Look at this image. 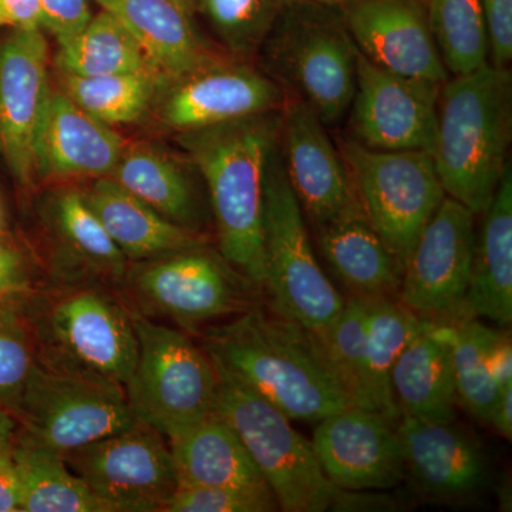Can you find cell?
I'll list each match as a JSON object with an SVG mask.
<instances>
[{
	"label": "cell",
	"mask_w": 512,
	"mask_h": 512,
	"mask_svg": "<svg viewBox=\"0 0 512 512\" xmlns=\"http://www.w3.org/2000/svg\"><path fill=\"white\" fill-rule=\"evenodd\" d=\"M390 380L402 416L429 421L456 419L451 323L431 322L420 332L394 363Z\"/></svg>",
	"instance_id": "cb8c5ba5"
},
{
	"label": "cell",
	"mask_w": 512,
	"mask_h": 512,
	"mask_svg": "<svg viewBox=\"0 0 512 512\" xmlns=\"http://www.w3.org/2000/svg\"><path fill=\"white\" fill-rule=\"evenodd\" d=\"M229 268L222 256L198 247L144 261L128 282L144 311L192 329L241 309L239 274Z\"/></svg>",
	"instance_id": "5bb4252c"
},
{
	"label": "cell",
	"mask_w": 512,
	"mask_h": 512,
	"mask_svg": "<svg viewBox=\"0 0 512 512\" xmlns=\"http://www.w3.org/2000/svg\"><path fill=\"white\" fill-rule=\"evenodd\" d=\"M107 234L123 255L134 261L204 247L197 231L174 224L110 177H100L82 192Z\"/></svg>",
	"instance_id": "d4e9b609"
},
{
	"label": "cell",
	"mask_w": 512,
	"mask_h": 512,
	"mask_svg": "<svg viewBox=\"0 0 512 512\" xmlns=\"http://www.w3.org/2000/svg\"><path fill=\"white\" fill-rule=\"evenodd\" d=\"M171 2L177 3L178 6H181L184 10H187L188 13L194 15L195 13V0H171Z\"/></svg>",
	"instance_id": "c3c4849f"
},
{
	"label": "cell",
	"mask_w": 512,
	"mask_h": 512,
	"mask_svg": "<svg viewBox=\"0 0 512 512\" xmlns=\"http://www.w3.org/2000/svg\"><path fill=\"white\" fill-rule=\"evenodd\" d=\"M60 76L62 92L77 106L111 127L140 120L163 84L154 73Z\"/></svg>",
	"instance_id": "d6a6232c"
},
{
	"label": "cell",
	"mask_w": 512,
	"mask_h": 512,
	"mask_svg": "<svg viewBox=\"0 0 512 512\" xmlns=\"http://www.w3.org/2000/svg\"><path fill=\"white\" fill-rule=\"evenodd\" d=\"M474 242L476 215L453 198H444L404 265L399 301L431 322H460Z\"/></svg>",
	"instance_id": "8fae6325"
},
{
	"label": "cell",
	"mask_w": 512,
	"mask_h": 512,
	"mask_svg": "<svg viewBox=\"0 0 512 512\" xmlns=\"http://www.w3.org/2000/svg\"><path fill=\"white\" fill-rule=\"evenodd\" d=\"M278 148L286 178L312 227L357 204L336 141L315 111L296 97L288 96L282 107Z\"/></svg>",
	"instance_id": "e0dca14e"
},
{
	"label": "cell",
	"mask_w": 512,
	"mask_h": 512,
	"mask_svg": "<svg viewBox=\"0 0 512 512\" xmlns=\"http://www.w3.org/2000/svg\"><path fill=\"white\" fill-rule=\"evenodd\" d=\"M440 87L382 69L357 50L346 136L372 150L431 154Z\"/></svg>",
	"instance_id": "7c38bea8"
},
{
	"label": "cell",
	"mask_w": 512,
	"mask_h": 512,
	"mask_svg": "<svg viewBox=\"0 0 512 512\" xmlns=\"http://www.w3.org/2000/svg\"><path fill=\"white\" fill-rule=\"evenodd\" d=\"M404 470L414 490L434 503H461L490 481L483 448L453 421L400 417Z\"/></svg>",
	"instance_id": "ffe728a7"
},
{
	"label": "cell",
	"mask_w": 512,
	"mask_h": 512,
	"mask_svg": "<svg viewBox=\"0 0 512 512\" xmlns=\"http://www.w3.org/2000/svg\"><path fill=\"white\" fill-rule=\"evenodd\" d=\"M293 0H195L200 12L232 57L256 55Z\"/></svg>",
	"instance_id": "d590c367"
},
{
	"label": "cell",
	"mask_w": 512,
	"mask_h": 512,
	"mask_svg": "<svg viewBox=\"0 0 512 512\" xmlns=\"http://www.w3.org/2000/svg\"><path fill=\"white\" fill-rule=\"evenodd\" d=\"M264 288L278 315L313 335H325L345 299L323 272L279 148L269 165L264 200Z\"/></svg>",
	"instance_id": "52a82bcc"
},
{
	"label": "cell",
	"mask_w": 512,
	"mask_h": 512,
	"mask_svg": "<svg viewBox=\"0 0 512 512\" xmlns=\"http://www.w3.org/2000/svg\"><path fill=\"white\" fill-rule=\"evenodd\" d=\"M308 2L319 3V5L332 6V8H340L345 5L348 0H308Z\"/></svg>",
	"instance_id": "681fc988"
},
{
	"label": "cell",
	"mask_w": 512,
	"mask_h": 512,
	"mask_svg": "<svg viewBox=\"0 0 512 512\" xmlns=\"http://www.w3.org/2000/svg\"><path fill=\"white\" fill-rule=\"evenodd\" d=\"M279 510L269 490L178 485L164 512H272Z\"/></svg>",
	"instance_id": "f35d334b"
},
{
	"label": "cell",
	"mask_w": 512,
	"mask_h": 512,
	"mask_svg": "<svg viewBox=\"0 0 512 512\" xmlns=\"http://www.w3.org/2000/svg\"><path fill=\"white\" fill-rule=\"evenodd\" d=\"M476 231L470 285L461 320L485 318L500 326L512 320V173L511 165L483 212Z\"/></svg>",
	"instance_id": "603a6c76"
},
{
	"label": "cell",
	"mask_w": 512,
	"mask_h": 512,
	"mask_svg": "<svg viewBox=\"0 0 512 512\" xmlns=\"http://www.w3.org/2000/svg\"><path fill=\"white\" fill-rule=\"evenodd\" d=\"M50 224L67 254L87 271L111 279L126 274V256L87 205L82 192H59L50 205Z\"/></svg>",
	"instance_id": "1f68e13d"
},
{
	"label": "cell",
	"mask_w": 512,
	"mask_h": 512,
	"mask_svg": "<svg viewBox=\"0 0 512 512\" xmlns=\"http://www.w3.org/2000/svg\"><path fill=\"white\" fill-rule=\"evenodd\" d=\"M500 436L511 440L512 437V386L498 394L497 402L491 413L490 423Z\"/></svg>",
	"instance_id": "bcb514c9"
},
{
	"label": "cell",
	"mask_w": 512,
	"mask_h": 512,
	"mask_svg": "<svg viewBox=\"0 0 512 512\" xmlns=\"http://www.w3.org/2000/svg\"><path fill=\"white\" fill-rule=\"evenodd\" d=\"M441 59L450 76L488 63V39L481 0H426Z\"/></svg>",
	"instance_id": "e575fe53"
},
{
	"label": "cell",
	"mask_w": 512,
	"mask_h": 512,
	"mask_svg": "<svg viewBox=\"0 0 512 512\" xmlns=\"http://www.w3.org/2000/svg\"><path fill=\"white\" fill-rule=\"evenodd\" d=\"M488 39V62L508 67L512 60V0H481Z\"/></svg>",
	"instance_id": "ab89813d"
},
{
	"label": "cell",
	"mask_w": 512,
	"mask_h": 512,
	"mask_svg": "<svg viewBox=\"0 0 512 512\" xmlns=\"http://www.w3.org/2000/svg\"><path fill=\"white\" fill-rule=\"evenodd\" d=\"M12 450L0 456V512H20L22 503V484Z\"/></svg>",
	"instance_id": "f6af8a7d"
},
{
	"label": "cell",
	"mask_w": 512,
	"mask_h": 512,
	"mask_svg": "<svg viewBox=\"0 0 512 512\" xmlns=\"http://www.w3.org/2000/svg\"><path fill=\"white\" fill-rule=\"evenodd\" d=\"M512 134V74L485 63L450 76L437 101L433 157L447 197L481 215L507 170Z\"/></svg>",
	"instance_id": "3957f363"
},
{
	"label": "cell",
	"mask_w": 512,
	"mask_h": 512,
	"mask_svg": "<svg viewBox=\"0 0 512 512\" xmlns=\"http://www.w3.org/2000/svg\"><path fill=\"white\" fill-rule=\"evenodd\" d=\"M212 362L217 370L214 413L238 434L274 493L279 510L365 511L384 507L380 498L340 490L330 483L311 441L292 427V420L252 392L217 360Z\"/></svg>",
	"instance_id": "277c9868"
},
{
	"label": "cell",
	"mask_w": 512,
	"mask_h": 512,
	"mask_svg": "<svg viewBox=\"0 0 512 512\" xmlns=\"http://www.w3.org/2000/svg\"><path fill=\"white\" fill-rule=\"evenodd\" d=\"M357 202L403 268L447 197L427 151L372 150L349 136L336 141Z\"/></svg>",
	"instance_id": "ba28073f"
},
{
	"label": "cell",
	"mask_w": 512,
	"mask_h": 512,
	"mask_svg": "<svg viewBox=\"0 0 512 512\" xmlns=\"http://www.w3.org/2000/svg\"><path fill=\"white\" fill-rule=\"evenodd\" d=\"M313 228L326 264L355 296L377 298L399 292L402 262L377 234L359 202Z\"/></svg>",
	"instance_id": "7402d4cb"
},
{
	"label": "cell",
	"mask_w": 512,
	"mask_h": 512,
	"mask_svg": "<svg viewBox=\"0 0 512 512\" xmlns=\"http://www.w3.org/2000/svg\"><path fill=\"white\" fill-rule=\"evenodd\" d=\"M498 330L476 319L451 323L454 382L458 403L480 423H490L498 399L488 366V352Z\"/></svg>",
	"instance_id": "836d02e7"
},
{
	"label": "cell",
	"mask_w": 512,
	"mask_h": 512,
	"mask_svg": "<svg viewBox=\"0 0 512 512\" xmlns=\"http://www.w3.org/2000/svg\"><path fill=\"white\" fill-rule=\"evenodd\" d=\"M205 350L288 419L318 423L353 406L319 339L278 313L249 309L208 329Z\"/></svg>",
	"instance_id": "6da1fadb"
},
{
	"label": "cell",
	"mask_w": 512,
	"mask_h": 512,
	"mask_svg": "<svg viewBox=\"0 0 512 512\" xmlns=\"http://www.w3.org/2000/svg\"><path fill=\"white\" fill-rule=\"evenodd\" d=\"M366 299L353 296L325 335L316 336L353 406L373 410L366 369Z\"/></svg>",
	"instance_id": "8d00e7d4"
},
{
	"label": "cell",
	"mask_w": 512,
	"mask_h": 512,
	"mask_svg": "<svg viewBox=\"0 0 512 512\" xmlns=\"http://www.w3.org/2000/svg\"><path fill=\"white\" fill-rule=\"evenodd\" d=\"M35 362L28 329L0 296V409L12 416Z\"/></svg>",
	"instance_id": "74e56055"
},
{
	"label": "cell",
	"mask_w": 512,
	"mask_h": 512,
	"mask_svg": "<svg viewBox=\"0 0 512 512\" xmlns=\"http://www.w3.org/2000/svg\"><path fill=\"white\" fill-rule=\"evenodd\" d=\"M258 53L286 96L308 104L326 127L348 116L356 84L357 47L339 8L293 0Z\"/></svg>",
	"instance_id": "5b68a950"
},
{
	"label": "cell",
	"mask_w": 512,
	"mask_h": 512,
	"mask_svg": "<svg viewBox=\"0 0 512 512\" xmlns=\"http://www.w3.org/2000/svg\"><path fill=\"white\" fill-rule=\"evenodd\" d=\"M63 458L109 512L164 511L178 488L170 444L140 421Z\"/></svg>",
	"instance_id": "30bf717a"
},
{
	"label": "cell",
	"mask_w": 512,
	"mask_h": 512,
	"mask_svg": "<svg viewBox=\"0 0 512 512\" xmlns=\"http://www.w3.org/2000/svg\"><path fill=\"white\" fill-rule=\"evenodd\" d=\"M0 16L13 29H42L40 0H0Z\"/></svg>",
	"instance_id": "7bdbcfd3"
},
{
	"label": "cell",
	"mask_w": 512,
	"mask_h": 512,
	"mask_svg": "<svg viewBox=\"0 0 512 512\" xmlns=\"http://www.w3.org/2000/svg\"><path fill=\"white\" fill-rule=\"evenodd\" d=\"M488 366L498 392L512 386V346L508 333L498 330L488 352Z\"/></svg>",
	"instance_id": "ee69618b"
},
{
	"label": "cell",
	"mask_w": 512,
	"mask_h": 512,
	"mask_svg": "<svg viewBox=\"0 0 512 512\" xmlns=\"http://www.w3.org/2000/svg\"><path fill=\"white\" fill-rule=\"evenodd\" d=\"M137 359L124 386L131 412L171 439L214 412L217 370L184 332L130 313Z\"/></svg>",
	"instance_id": "8992f818"
},
{
	"label": "cell",
	"mask_w": 512,
	"mask_h": 512,
	"mask_svg": "<svg viewBox=\"0 0 512 512\" xmlns=\"http://www.w3.org/2000/svg\"><path fill=\"white\" fill-rule=\"evenodd\" d=\"M123 23L163 83L217 57L205 47L192 15L171 0H93Z\"/></svg>",
	"instance_id": "484cf974"
},
{
	"label": "cell",
	"mask_w": 512,
	"mask_h": 512,
	"mask_svg": "<svg viewBox=\"0 0 512 512\" xmlns=\"http://www.w3.org/2000/svg\"><path fill=\"white\" fill-rule=\"evenodd\" d=\"M241 59L214 57L165 82L157 117L178 133L282 110L286 93L274 79Z\"/></svg>",
	"instance_id": "4fadbf2b"
},
{
	"label": "cell",
	"mask_w": 512,
	"mask_h": 512,
	"mask_svg": "<svg viewBox=\"0 0 512 512\" xmlns=\"http://www.w3.org/2000/svg\"><path fill=\"white\" fill-rule=\"evenodd\" d=\"M49 328L62 356L56 365L126 386L137 359L131 315L106 293L76 289L50 308Z\"/></svg>",
	"instance_id": "9a60e30c"
},
{
	"label": "cell",
	"mask_w": 512,
	"mask_h": 512,
	"mask_svg": "<svg viewBox=\"0 0 512 512\" xmlns=\"http://www.w3.org/2000/svg\"><path fill=\"white\" fill-rule=\"evenodd\" d=\"M279 124L281 110L180 133L210 192L221 256L256 286L265 281V185Z\"/></svg>",
	"instance_id": "7a4b0ae2"
},
{
	"label": "cell",
	"mask_w": 512,
	"mask_h": 512,
	"mask_svg": "<svg viewBox=\"0 0 512 512\" xmlns=\"http://www.w3.org/2000/svg\"><path fill=\"white\" fill-rule=\"evenodd\" d=\"M2 26H5V23H3L2 16H0V28H2Z\"/></svg>",
	"instance_id": "f907efd6"
},
{
	"label": "cell",
	"mask_w": 512,
	"mask_h": 512,
	"mask_svg": "<svg viewBox=\"0 0 512 512\" xmlns=\"http://www.w3.org/2000/svg\"><path fill=\"white\" fill-rule=\"evenodd\" d=\"M49 93L42 29H13L0 43V156L22 185L36 175L35 138Z\"/></svg>",
	"instance_id": "d6986e66"
},
{
	"label": "cell",
	"mask_w": 512,
	"mask_h": 512,
	"mask_svg": "<svg viewBox=\"0 0 512 512\" xmlns=\"http://www.w3.org/2000/svg\"><path fill=\"white\" fill-rule=\"evenodd\" d=\"M13 416L62 456L137 423L123 386L56 363L35 362Z\"/></svg>",
	"instance_id": "9c48e42d"
},
{
	"label": "cell",
	"mask_w": 512,
	"mask_h": 512,
	"mask_svg": "<svg viewBox=\"0 0 512 512\" xmlns=\"http://www.w3.org/2000/svg\"><path fill=\"white\" fill-rule=\"evenodd\" d=\"M15 444V421L12 413L0 409V456L12 450Z\"/></svg>",
	"instance_id": "7dc6e473"
},
{
	"label": "cell",
	"mask_w": 512,
	"mask_h": 512,
	"mask_svg": "<svg viewBox=\"0 0 512 512\" xmlns=\"http://www.w3.org/2000/svg\"><path fill=\"white\" fill-rule=\"evenodd\" d=\"M12 454L22 484L20 512H109L62 454L26 431L13 444Z\"/></svg>",
	"instance_id": "f1b7e54d"
},
{
	"label": "cell",
	"mask_w": 512,
	"mask_h": 512,
	"mask_svg": "<svg viewBox=\"0 0 512 512\" xmlns=\"http://www.w3.org/2000/svg\"><path fill=\"white\" fill-rule=\"evenodd\" d=\"M28 284V268L22 255L0 242V296L22 292Z\"/></svg>",
	"instance_id": "b9f144b4"
},
{
	"label": "cell",
	"mask_w": 512,
	"mask_h": 512,
	"mask_svg": "<svg viewBox=\"0 0 512 512\" xmlns=\"http://www.w3.org/2000/svg\"><path fill=\"white\" fill-rule=\"evenodd\" d=\"M55 60L60 74L72 76L154 73L160 77L136 37L103 9L76 36L59 45Z\"/></svg>",
	"instance_id": "4dcf8cb0"
},
{
	"label": "cell",
	"mask_w": 512,
	"mask_h": 512,
	"mask_svg": "<svg viewBox=\"0 0 512 512\" xmlns=\"http://www.w3.org/2000/svg\"><path fill=\"white\" fill-rule=\"evenodd\" d=\"M168 444L178 485L271 491L238 434L217 413L171 437Z\"/></svg>",
	"instance_id": "4316f807"
},
{
	"label": "cell",
	"mask_w": 512,
	"mask_h": 512,
	"mask_svg": "<svg viewBox=\"0 0 512 512\" xmlns=\"http://www.w3.org/2000/svg\"><path fill=\"white\" fill-rule=\"evenodd\" d=\"M339 10L357 50L376 66L439 84L450 77L426 0H348Z\"/></svg>",
	"instance_id": "ac0fdd59"
},
{
	"label": "cell",
	"mask_w": 512,
	"mask_h": 512,
	"mask_svg": "<svg viewBox=\"0 0 512 512\" xmlns=\"http://www.w3.org/2000/svg\"><path fill=\"white\" fill-rule=\"evenodd\" d=\"M127 144L60 90H50L35 138V171L43 178L109 177Z\"/></svg>",
	"instance_id": "44dd1931"
},
{
	"label": "cell",
	"mask_w": 512,
	"mask_h": 512,
	"mask_svg": "<svg viewBox=\"0 0 512 512\" xmlns=\"http://www.w3.org/2000/svg\"><path fill=\"white\" fill-rule=\"evenodd\" d=\"M366 299V369L373 409L397 423L402 417L392 389L394 363L406 346L430 325L393 296Z\"/></svg>",
	"instance_id": "83f0119b"
},
{
	"label": "cell",
	"mask_w": 512,
	"mask_h": 512,
	"mask_svg": "<svg viewBox=\"0 0 512 512\" xmlns=\"http://www.w3.org/2000/svg\"><path fill=\"white\" fill-rule=\"evenodd\" d=\"M109 177L167 220L198 232L197 198L187 175L170 157L144 144L127 146Z\"/></svg>",
	"instance_id": "f546056e"
},
{
	"label": "cell",
	"mask_w": 512,
	"mask_h": 512,
	"mask_svg": "<svg viewBox=\"0 0 512 512\" xmlns=\"http://www.w3.org/2000/svg\"><path fill=\"white\" fill-rule=\"evenodd\" d=\"M93 0H40L43 29L56 37L57 43L67 42L87 25L92 16Z\"/></svg>",
	"instance_id": "60d3db41"
},
{
	"label": "cell",
	"mask_w": 512,
	"mask_h": 512,
	"mask_svg": "<svg viewBox=\"0 0 512 512\" xmlns=\"http://www.w3.org/2000/svg\"><path fill=\"white\" fill-rule=\"evenodd\" d=\"M316 424L313 451L325 476L340 490H389L406 478L397 423L383 414L349 406Z\"/></svg>",
	"instance_id": "2e32d148"
}]
</instances>
